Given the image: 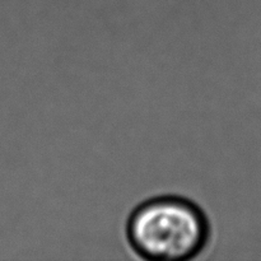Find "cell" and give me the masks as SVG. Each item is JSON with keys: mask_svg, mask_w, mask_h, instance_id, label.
I'll use <instances>...</instances> for the list:
<instances>
[{"mask_svg": "<svg viewBox=\"0 0 261 261\" xmlns=\"http://www.w3.org/2000/svg\"><path fill=\"white\" fill-rule=\"evenodd\" d=\"M209 222L193 201L160 196L140 204L130 214L126 236L142 259L185 261L198 256L209 241Z\"/></svg>", "mask_w": 261, "mask_h": 261, "instance_id": "1", "label": "cell"}]
</instances>
